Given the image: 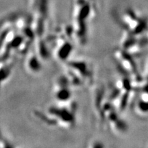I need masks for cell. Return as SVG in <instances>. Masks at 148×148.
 I'll use <instances>...</instances> for the list:
<instances>
[{"label":"cell","mask_w":148,"mask_h":148,"mask_svg":"<svg viewBox=\"0 0 148 148\" xmlns=\"http://www.w3.org/2000/svg\"><path fill=\"white\" fill-rule=\"evenodd\" d=\"M114 56L116 60L119 61L120 64L123 67V69L127 71V72L132 73L136 71V67H135L134 62L127 53L122 51L116 50L114 51Z\"/></svg>","instance_id":"6da1fadb"},{"label":"cell","mask_w":148,"mask_h":148,"mask_svg":"<svg viewBox=\"0 0 148 148\" xmlns=\"http://www.w3.org/2000/svg\"><path fill=\"white\" fill-rule=\"evenodd\" d=\"M59 40H60V42H58V44L56 53L58 58L61 59V60H64L69 56V53H71L72 47L71 44L66 40L65 41L64 38H60Z\"/></svg>","instance_id":"7a4b0ae2"},{"label":"cell","mask_w":148,"mask_h":148,"mask_svg":"<svg viewBox=\"0 0 148 148\" xmlns=\"http://www.w3.org/2000/svg\"><path fill=\"white\" fill-rule=\"evenodd\" d=\"M56 97L60 101H66L70 97V92L66 87V83H62V81L59 82L58 85L56 89Z\"/></svg>","instance_id":"3957f363"},{"label":"cell","mask_w":148,"mask_h":148,"mask_svg":"<svg viewBox=\"0 0 148 148\" xmlns=\"http://www.w3.org/2000/svg\"><path fill=\"white\" fill-rule=\"evenodd\" d=\"M89 148H104V146H103V144L101 142L95 140L90 144Z\"/></svg>","instance_id":"277c9868"}]
</instances>
